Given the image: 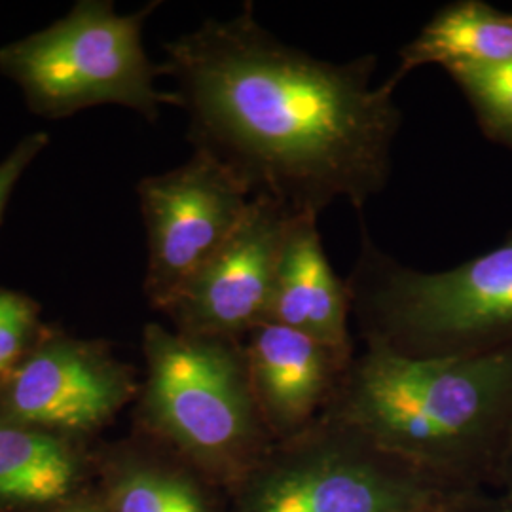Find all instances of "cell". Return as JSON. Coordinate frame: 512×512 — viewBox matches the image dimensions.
<instances>
[{"label": "cell", "mask_w": 512, "mask_h": 512, "mask_svg": "<svg viewBox=\"0 0 512 512\" xmlns=\"http://www.w3.org/2000/svg\"><path fill=\"white\" fill-rule=\"evenodd\" d=\"M162 65L188 112L194 147L249 192L296 215L382 194L403 114L397 84H374L376 55L317 59L272 35L251 2L165 44Z\"/></svg>", "instance_id": "6da1fadb"}, {"label": "cell", "mask_w": 512, "mask_h": 512, "mask_svg": "<svg viewBox=\"0 0 512 512\" xmlns=\"http://www.w3.org/2000/svg\"><path fill=\"white\" fill-rule=\"evenodd\" d=\"M376 448L482 494L512 420V348L408 359L365 346L327 412Z\"/></svg>", "instance_id": "7a4b0ae2"}, {"label": "cell", "mask_w": 512, "mask_h": 512, "mask_svg": "<svg viewBox=\"0 0 512 512\" xmlns=\"http://www.w3.org/2000/svg\"><path fill=\"white\" fill-rule=\"evenodd\" d=\"M365 346L408 359L512 348V232L494 249L442 272H420L368 234L346 279Z\"/></svg>", "instance_id": "3957f363"}, {"label": "cell", "mask_w": 512, "mask_h": 512, "mask_svg": "<svg viewBox=\"0 0 512 512\" xmlns=\"http://www.w3.org/2000/svg\"><path fill=\"white\" fill-rule=\"evenodd\" d=\"M139 414L148 433L234 490L272 448L243 340L148 323Z\"/></svg>", "instance_id": "277c9868"}, {"label": "cell", "mask_w": 512, "mask_h": 512, "mask_svg": "<svg viewBox=\"0 0 512 512\" xmlns=\"http://www.w3.org/2000/svg\"><path fill=\"white\" fill-rule=\"evenodd\" d=\"M482 495L389 456L323 414L272 444L236 488V512H439L473 509Z\"/></svg>", "instance_id": "5b68a950"}, {"label": "cell", "mask_w": 512, "mask_h": 512, "mask_svg": "<svg viewBox=\"0 0 512 512\" xmlns=\"http://www.w3.org/2000/svg\"><path fill=\"white\" fill-rule=\"evenodd\" d=\"M156 4L118 14L109 0H80L54 25L0 48V73L31 109L50 118L97 105H120L156 120L175 92H162V65L148 59L143 25Z\"/></svg>", "instance_id": "8992f818"}, {"label": "cell", "mask_w": 512, "mask_h": 512, "mask_svg": "<svg viewBox=\"0 0 512 512\" xmlns=\"http://www.w3.org/2000/svg\"><path fill=\"white\" fill-rule=\"evenodd\" d=\"M148 241L145 294L164 311L203 264L232 238L253 202L249 188L209 152L137 186Z\"/></svg>", "instance_id": "52a82bcc"}, {"label": "cell", "mask_w": 512, "mask_h": 512, "mask_svg": "<svg viewBox=\"0 0 512 512\" xmlns=\"http://www.w3.org/2000/svg\"><path fill=\"white\" fill-rule=\"evenodd\" d=\"M137 389L103 344L44 330L0 380V418L73 439L109 423Z\"/></svg>", "instance_id": "ba28073f"}, {"label": "cell", "mask_w": 512, "mask_h": 512, "mask_svg": "<svg viewBox=\"0 0 512 512\" xmlns=\"http://www.w3.org/2000/svg\"><path fill=\"white\" fill-rule=\"evenodd\" d=\"M294 217L279 203L253 198L232 238L167 304L164 313L175 330L243 340L268 321L275 270Z\"/></svg>", "instance_id": "9c48e42d"}, {"label": "cell", "mask_w": 512, "mask_h": 512, "mask_svg": "<svg viewBox=\"0 0 512 512\" xmlns=\"http://www.w3.org/2000/svg\"><path fill=\"white\" fill-rule=\"evenodd\" d=\"M256 404L274 442L306 431L329 408L353 357L264 321L243 338Z\"/></svg>", "instance_id": "30bf717a"}, {"label": "cell", "mask_w": 512, "mask_h": 512, "mask_svg": "<svg viewBox=\"0 0 512 512\" xmlns=\"http://www.w3.org/2000/svg\"><path fill=\"white\" fill-rule=\"evenodd\" d=\"M317 215H296L281 247L268 321L355 357L348 285L330 266Z\"/></svg>", "instance_id": "8fae6325"}, {"label": "cell", "mask_w": 512, "mask_h": 512, "mask_svg": "<svg viewBox=\"0 0 512 512\" xmlns=\"http://www.w3.org/2000/svg\"><path fill=\"white\" fill-rule=\"evenodd\" d=\"M82 478L73 439L0 418V509L69 505Z\"/></svg>", "instance_id": "7c38bea8"}, {"label": "cell", "mask_w": 512, "mask_h": 512, "mask_svg": "<svg viewBox=\"0 0 512 512\" xmlns=\"http://www.w3.org/2000/svg\"><path fill=\"white\" fill-rule=\"evenodd\" d=\"M505 63H512V12H501L482 0H458L440 8L420 35L404 46L391 80L399 84L423 65L450 71Z\"/></svg>", "instance_id": "4fadbf2b"}, {"label": "cell", "mask_w": 512, "mask_h": 512, "mask_svg": "<svg viewBox=\"0 0 512 512\" xmlns=\"http://www.w3.org/2000/svg\"><path fill=\"white\" fill-rule=\"evenodd\" d=\"M112 473L109 512H217L196 476L152 458H128Z\"/></svg>", "instance_id": "5bb4252c"}, {"label": "cell", "mask_w": 512, "mask_h": 512, "mask_svg": "<svg viewBox=\"0 0 512 512\" xmlns=\"http://www.w3.org/2000/svg\"><path fill=\"white\" fill-rule=\"evenodd\" d=\"M448 74L469 101L482 133L512 150V63L458 67Z\"/></svg>", "instance_id": "9a60e30c"}, {"label": "cell", "mask_w": 512, "mask_h": 512, "mask_svg": "<svg viewBox=\"0 0 512 512\" xmlns=\"http://www.w3.org/2000/svg\"><path fill=\"white\" fill-rule=\"evenodd\" d=\"M42 332L37 302L0 287V380L31 351Z\"/></svg>", "instance_id": "2e32d148"}, {"label": "cell", "mask_w": 512, "mask_h": 512, "mask_svg": "<svg viewBox=\"0 0 512 512\" xmlns=\"http://www.w3.org/2000/svg\"><path fill=\"white\" fill-rule=\"evenodd\" d=\"M48 135L46 133H33L21 139L16 148L0 162V220L6 211V205L10 202L14 188L19 183L21 175L29 169V165L35 162L38 154L48 147Z\"/></svg>", "instance_id": "e0dca14e"}, {"label": "cell", "mask_w": 512, "mask_h": 512, "mask_svg": "<svg viewBox=\"0 0 512 512\" xmlns=\"http://www.w3.org/2000/svg\"><path fill=\"white\" fill-rule=\"evenodd\" d=\"M497 492H511L512 490V420L505 439L499 446V452L494 459V465L488 475V484Z\"/></svg>", "instance_id": "ac0fdd59"}, {"label": "cell", "mask_w": 512, "mask_h": 512, "mask_svg": "<svg viewBox=\"0 0 512 512\" xmlns=\"http://www.w3.org/2000/svg\"><path fill=\"white\" fill-rule=\"evenodd\" d=\"M473 512H512L511 492H497L495 497H482L475 505Z\"/></svg>", "instance_id": "d6986e66"}, {"label": "cell", "mask_w": 512, "mask_h": 512, "mask_svg": "<svg viewBox=\"0 0 512 512\" xmlns=\"http://www.w3.org/2000/svg\"><path fill=\"white\" fill-rule=\"evenodd\" d=\"M59 512H109L107 509H103L101 505L97 503H90V501H82V503H69V505H63Z\"/></svg>", "instance_id": "ffe728a7"}, {"label": "cell", "mask_w": 512, "mask_h": 512, "mask_svg": "<svg viewBox=\"0 0 512 512\" xmlns=\"http://www.w3.org/2000/svg\"><path fill=\"white\" fill-rule=\"evenodd\" d=\"M475 509V507H473ZM473 509H450V511H439V512H473Z\"/></svg>", "instance_id": "44dd1931"}]
</instances>
